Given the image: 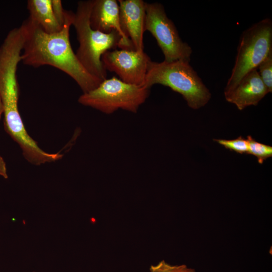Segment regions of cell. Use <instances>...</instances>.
<instances>
[{
  "label": "cell",
  "instance_id": "6da1fadb",
  "mask_svg": "<svg viewBox=\"0 0 272 272\" xmlns=\"http://www.w3.org/2000/svg\"><path fill=\"white\" fill-rule=\"evenodd\" d=\"M74 13L67 10L62 29L48 33L29 18L20 26L24 35L22 61L34 67L47 65L71 77L83 93L97 88L102 82L88 73L78 59L70 41Z\"/></svg>",
  "mask_w": 272,
  "mask_h": 272
},
{
  "label": "cell",
  "instance_id": "7a4b0ae2",
  "mask_svg": "<svg viewBox=\"0 0 272 272\" xmlns=\"http://www.w3.org/2000/svg\"><path fill=\"white\" fill-rule=\"evenodd\" d=\"M23 44L21 31L12 29L0 46V95L4 107L5 129L22 151H28L34 147L35 141L27 133L18 109L17 71L22 60Z\"/></svg>",
  "mask_w": 272,
  "mask_h": 272
},
{
  "label": "cell",
  "instance_id": "3957f363",
  "mask_svg": "<svg viewBox=\"0 0 272 272\" xmlns=\"http://www.w3.org/2000/svg\"><path fill=\"white\" fill-rule=\"evenodd\" d=\"M93 3V0L78 2L73 22L79 43L76 55L88 73L103 81L107 79V71L101 57L105 52L115 49L121 39L115 31L104 33L91 28L90 15Z\"/></svg>",
  "mask_w": 272,
  "mask_h": 272
},
{
  "label": "cell",
  "instance_id": "277c9868",
  "mask_svg": "<svg viewBox=\"0 0 272 272\" xmlns=\"http://www.w3.org/2000/svg\"><path fill=\"white\" fill-rule=\"evenodd\" d=\"M160 84L180 94L188 106L197 109L206 105L211 94L189 62L182 60L149 63L144 86Z\"/></svg>",
  "mask_w": 272,
  "mask_h": 272
},
{
  "label": "cell",
  "instance_id": "5b68a950",
  "mask_svg": "<svg viewBox=\"0 0 272 272\" xmlns=\"http://www.w3.org/2000/svg\"><path fill=\"white\" fill-rule=\"evenodd\" d=\"M149 94L150 89L127 84L113 77L106 79L94 90L83 93L78 102L108 114L118 109L136 113Z\"/></svg>",
  "mask_w": 272,
  "mask_h": 272
},
{
  "label": "cell",
  "instance_id": "8992f818",
  "mask_svg": "<svg viewBox=\"0 0 272 272\" xmlns=\"http://www.w3.org/2000/svg\"><path fill=\"white\" fill-rule=\"evenodd\" d=\"M231 74L225 91L232 89L241 78L272 51V21L265 18L244 30L240 38Z\"/></svg>",
  "mask_w": 272,
  "mask_h": 272
},
{
  "label": "cell",
  "instance_id": "52a82bcc",
  "mask_svg": "<svg viewBox=\"0 0 272 272\" xmlns=\"http://www.w3.org/2000/svg\"><path fill=\"white\" fill-rule=\"evenodd\" d=\"M145 29L156 39L164 56V61L190 62L192 49L182 40L161 4L146 2Z\"/></svg>",
  "mask_w": 272,
  "mask_h": 272
},
{
  "label": "cell",
  "instance_id": "ba28073f",
  "mask_svg": "<svg viewBox=\"0 0 272 272\" xmlns=\"http://www.w3.org/2000/svg\"><path fill=\"white\" fill-rule=\"evenodd\" d=\"M105 70L115 73L122 81L144 86L150 57L144 51L125 49L110 50L101 57Z\"/></svg>",
  "mask_w": 272,
  "mask_h": 272
},
{
  "label": "cell",
  "instance_id": "9c48e42d",
  "mask_svg": "<svg viewBox=\"0 0 272 272\" xmlns=\"http://www.w3.org/2000/svg\"><path fill=\"white\" fill-rule=\"evenodd\" d=\"M91 28L104 33L117 32L120 37L118 47L135 50L131 41L122 31L119 21L118 2L115 0H93L90 15Z\"/></svg>",
  "mask_w": 272,
  "mask_h": 272
},
{
  "label": "cell",
  "instance_id": "30bf717a",
  "mask_svg": "<svg viewBox=\"0 0 272 272\" xmlns=\"http://www.w3.org/2000/svg\"><path fill=\"white\" fill-rule=\"evenodd\" d=\"M118 3L122 32L131 41L135 51L144 52L146 2L142 0H119Z\"/></svg>",
  "mask_w": 272,
  "mask_h": 272
},
{
  "label": "cell",
  "instance_id": "8fae6325",
  "mask_svg": "<svg viewBox=\"0 0 272 272\" xmlns=\"http://www.w3.org/2000/svg\"><path fill=\"white\" fill-rule=\"evenodd\" d=\"M268 93L256 69L245 75L232 89L224 91L226 100L240 110L257 105Z\"/></svg>",
  "mask_w": 272,
  "mask_h": 272
},
{
  "label": "cell",
  "instance_id": "7c38bea8",
  "mask_svg": "<svg viewBox=\"0 0 272 272\" xmlns=\"http://www.w3.org/2000/svg\"><path fill=\"white\" fill-rule=\"evenodd\" d=\"M27 8L29 18L48 33L60 31L62 27L57 21L51 6V0H28Z\"/></svg>",
  "mask_w": 272,
  "mask_h": 272
},
{
  "label": "cell",
  "instance_id": "4fadbf2b",
  "mask_svg": "<svg viewBox=\"0 0 272 272\" xmlns=\"http://www.w3.org/2000/svg\"><path fill=\"white\" fill-rule=\"evenodd\" d=\"M248 154L256 157L259 164H262L265 160L272 156V147L255 141L250 135H248Z\"/></svg>",
  "mask_w": 272,
  "mask_h": 272
},
{
  "label": "cell",
  "instance_id": "5bb4252c",
  "mask_svg": "<svg viewBox=\"0 0 272 272\" xmlns=\"http://www.w3.org/2000/svg\"><path fill=\"white\" fill-rule=\"evenodd\" d=\"M259 75L268 93L272 92V51L256 68Z\"/></svg>",
  "mask_w": 272,
  "mask_h": 272
},
{
  "label": "cell",
  "instance_id": "9a60e30c",
  "mask_svg": "<svg viewBox=\"0 0 272 272\" xmlns=\"http://www.w3.org/2000/svg\"><path fill=\"white\" fill-rule=\"evenodd\" d=\"M214 140L227 149L240 154H248V141L242 136L233 140L214 139Z\"/></svg>",
  "mask_w": 272,
  "mask_h": 272
},
{
  "label": "cell",
  "instance_id": "2e32d148",
  "mask_svg": "<svg viewBox=\"0 0 272 272\" xmlns=\"http://www.w3.org/2000/svg\"><path fill=\"white\" fill-rule=\"evenodd\" d=\"M149 272H196L192 268L185 264L172 265L164 260L159 261L155 265H152Z\"/></svg>",
  "mask_w": 272,
  "mask_h": 272
},
{
  "label": "cell",
  "instance_id": "e0dca14e",
  "mask_svg": "<svg viewBox=\"0 0 272 272\" xmlns=\"http://www.w3.org/2000/svg\"><path fill=\"white\" fill-rule=\"evenodd\" d=\"M51 6L57 21L62 27L65 22L67 10L63 9L60 0H51Z\"/></svg>",
  "mask_w": 272,
  "mask_h": 272
},
{
  "label": "cell",
  "instance_id": "ac0fdd59",
  "mask_svg": "<svg viewBox=\"0 0 272 272\" xmlns=\"http://www.w3.org/2000/svg\"><path fill=\"white\" fill-rule=\"evenodd\" d=\"M0 176H2L5 179L8 178V177L6 164L4 160L3 159V158L1 156H0Z\"/></svg>",
  "mask_w": 272,
  "mask_h": 272
},
{
  "label": "cell",
  "instance_id": "d6986e66",
  "mask_svg": "<svg viewBox=\"0 0 272 272\" xmlns=\"http://www.w3.org/2000/svg\"><path fill=\"white\" fill-rule=\"evenodd\" d=\"M4 105H3V101H2L1 96L0 95V119L1 118V116H2V114H4Z\"/></svg>",
  "mask_w": 272,
  "mask_h": 272
}]
</instances>
